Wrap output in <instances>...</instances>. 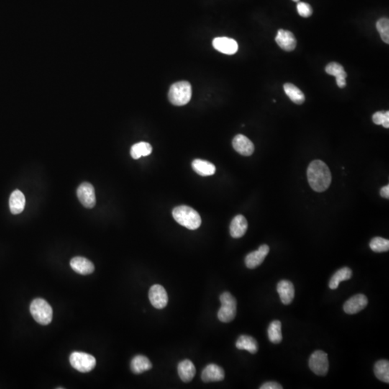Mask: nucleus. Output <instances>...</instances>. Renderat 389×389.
<instances>
[{"label": "nucleus", "mask_w": 389, "mask_h": 389, "mask_svg": "<svg viewBox=\"0 0 389 389\" xmlns=\"http://www.w3.org/2000/svg\"><path fill=\"white\" fill-rule=\"evenodd\" d=\"M310 186L315 191L321 193L327 190L331 183V174L328 166L319 159L313 160L307 170Z\"/></svg>", "instance_id": "f257e3e1"}, {"label": "nucleus", "mask_w": 389, "mask_h": 389, "mask_svg": "<svg viewBox=\"0 0 389 389\" xmlns=\"http://www.w3.org/2000/svg\"><path fill=\"white\" fill-rule=\"evenodd\" d=\"M172 216L179 224L185 226L190 230H195L201 226V216L191 207L177 206L174 208Z\"/></svg>", "instance_id": "f03ea898"}, {"label": "nucleus", "mask_w": 389, "mask_h": 389, "mask_svg": "<svg viewBox=\"0 0 389 389\" xmlns=\"http://www.w3.org/2000/svg\"><path fill=\"white\" fill-rule=\"evenodd\" d=\"M191 97L192 87L188 82L174 83L169 90V101L174 106H183L188 104Z\"/></svg>", "instance_id": "7ed1b4c3"}, {"label": "nucleus", "mask_w": 389, "mask_h": 389, "mask_svg": "<svg viewBox=\"0 0 389 389\" xmlns=\"http://www.w3.org/2000/svg\"><path fill=\"white\" fill-rule=\"evenodd\" d=\"M30 311L36 322L48 325L53 318V309L49 303L43 298H36L31 303Z\"/></svg>", "instance_id": "20e7f679"}, {"label": "nucleus", "mask_w": 389, "mask_h": 389, "mask_svg": "<svg viewBox=\"0 0 389 389\" xmlns=\"http://www.w3.org/2000/svg\"><path fill=\"white\" fill-rule=\"evenodd\" d=\"M221 306L218 312V318L221 322L228 323L235 318L236 300L229 292H225L220 296Z\"/></svg>", "instance_id": "39448f33"}, {"label": "nucleus", "mask_w": 389, "mask_h": 389, "mask_svg": "<svg viewBox=\"0 0 389 389\" xmlns=\"http://www.w3.org/2000/svg\"><path fill=\"white\" fill-rule=\"evenodd\" d=\"M70 364L74 368L81 372L93 370L96 365V360L91 354L83 352H72L70 357Z\"/></svg>", "instance_id": "423d86ee"}, {"label": "nucleus", "mask_w": 389, "mask_h": 389, "mask_svg": "<svg viewBox=\"0 0 389 389\" xmlns=\"http://www.w3.org/2000/svg\"><path fill=\"white\" fill-rule=\"evenodd\" d=\"M308 365L316 375H326L329 367L327 354L321 350L315 351L310 357Z\"/></svg>", "instance_id": "0eeeda50"}, {"label": "nucleus", "mask_w": 389, "mask_h": 389, "mask_svg": "<svg viewBox=\"0 0 389 389\" xmlns=\"http://www.w3.org/2000/svg\"><path fill=\"white\" fill-rule=\"evenodd\" d=\"M77 194L80 203L85 208H92L96 204L95 188L91 184L82 183L77 189Z\"/></svg>", "instance_id": "6e6552de"}, {"label": "nucleus", "mask_w": 389, "mask_h": 389, "mask_svg": "<svg viewBox=\"0 0 389 389\" xmlns=\"http://www.w3.org/2000/svg\"><path fill=\"white\" fill-rule=\"evenodd\" d=\"M149 301L157 309L165 308L168 303V295L162 285L156 284L151 287L149 292Z\"/></svg>", "instance_id": "1a4fd4ad"}, {"label": "nucleus", "mask_w": 389, "mask_h": 389, "mask_svg": "<svg viewBox=\"0 0 389 389\" xmlns=\"http://www.w3.org/2000/svg\"><path fill=\"white\" fill-rule=\"evenodd\" d=\"M213 47L218 52L227 55L236 54L239 48L235 40L227 37H218L213 39Z\"/></svg>", "instance_id": "9d476101"}, {"label": "nucleus", "mask_w": 389, "mask_h": 389, "mask_svg": "<svg viewBox=\"0 0 389 389\" xmlns=\"http://www.w3.org/2000/svg\"><path fill=\"white\" fill-rule=\"evenodd\" d=\"M269 252L270 247L267 244L261 245L257 250L247 254L245 258L246 266L249 269H254L258 267L265 260Z\"/></svg>", "instance_id": "9b49d317"}, {"label": "nucleus", "mask_w": 389, "mask_h": 389, "mask_svg": "<svg viewBox=\"0 0 389 389\" xmlns=\"http://www.w3.org/2000/svg\"><path fill=\"white\" fill-rule=\"evenodd\" d=\"M275 42L279 47L286 52H292L294 50L297 45L295 36L290 31L283 29H280L277 31Z\"/></svg>", "instance_id": "f8f14e48"}, {"label": "nucleus", "mask_w": 389, "mask_h": 389, "mask_svg": "<svg viewBox=\"0 0 389 389\" xmlns=\"http://www.w3.org/2000/svg\"><path fill=\"white\" fill-rule=\"evenodd\" d=\"M367 297L363 294H357L352 296L345 302L343 306L344 312L348 314H354L360 312L367 306Z\"/></svg>", "instance_id": "ddd939ff"}, {"label": "nucleus", "mask_w": 389, "mask_h": 389, "mask_svg": "<svg viewBox=\"0 0 389 389\" xmlns=\"http://www.w3.org/2000/svg\"><path fill=\"white\" fill-rule=\"evenodd\" d=\"M232 145L236 152L243 156H251L254 153V146L247 136L238 134L233 139Z\"/></svg>", "instance_id": "4468645a"}, {"label": "nucleus", "mask_w": 389, "mask_h": 389, "mask_svg": "<svg viewBox=\"0 0 389 389\" xmlns=\"http://www.w3.org/2000/svg\"><path fill=\"white\" fill-rule=\"evenodd\" d=\"M224 369L216 364H210L202 372L201 378L205 383L221 381L224 379Z\"/></svg>", "instance_id": "2eb2a0df"}, {"label": "nucleus", "mask_w": 389, "mask_h": 389, "mask_svg": "<svg viewBox=\"0 0 389 389\" xmlns=\"http://www.w3.org/2000/svg\"><path fill=\"white\" fill-rule=\"evenodd\" d=\"M70 266L74 271L80 275H90L95 270V266L93 262L83 257H75L72 258Z\"/></svg>", "instance_id": "dca6fc26"}, {"label": "nucleus", "mask_w": 389, "mask_h": 389, "mask_svg": "<svg viewBox=\"0 0 389 389\" xmlns=\"http://www.w3.org/2000/svg\"><path fill=\"white\" fill-rule=\"evenodd\" d=\"M277 293L280 295V301L285 305H288L293 301L295 296L293 284L288 280H281L277 284Z\"/></svg>", "instance_id": "f3484780"}, {"label": "nucleus", "mask_w": 389, "mask_h": 389, "mask_svg": "<svg viewBox=\"0 0 389 389\" xmlns=\"http://www.w3.org/2000/svg\"><path fill=\"white\" fill-rule=\"evenodd\" d=\"M325 71L329 75H332L336 77V82L338 87L340 88H345L346 77L347 73L344 71L342 65L336 62H331L326 66Z\"/></svg>", "instance_id": "a211bd4d"}, {"label": "nucleus", "mask_w": 389, "mask_h": 389, "mask_svg": "<svg viewBox=\"0 0 389 389\" xmlns=\"http://www.w3.org/2000/svg\"><path fill=\"white\" fill-rule=\"evenodd\" d=\"M248 223L242 215H238L233 218L230 225V234L233 238L242 237L247 232Z\"/></svg>", "instance_id": "6ab92c4d"}, {"label": "nucleus", "mask_w": 389, "mask_h": 389, "mask_svg": "<svg viewBox=\"0 0 389 389\" xmlns=\"http://www.w3.org/2000/svg\"><path fill=\"white\" fill-rule=\"evenodd\" d=\"M10 209L13 214L17 215L24 211L26 206V198L21 190L13 191L10 198Z\"/></svg>", "instance_id": "aec40b11"}, {"label": "nucleus", "mask_w": 389, "mask_h": 389, "mask_svg": "<svg viewBox=\"0 0 389 389\" xmlns=\"http://www.w3.org/2000/svg\"><path fill=\"white\" fill-rule=\"evenodd\" d=\"M179 376L185 383L191 381L195 375V367L194 364L189 360H185L180 362L177 367Z\"/></svg>", "instance_id": "412c9836"}, {"label": "nucleus", "mask_w": 389, "mask_h": 389, "mask_svg": "<svg viewBox=\"0 0 389 389\" xmlns=\"http://www.w3.org/2000/svg\"><path fill=\"white\" fill-rule=\"evenodd\" d=\"M193 170L202 177L211 176L216 172V167L208 161L195 159L192 162Z\"/></svg>", "instance_id": "4be33fe9"}, {"label": "nucleus", "mask_w": 389, "mask_h": 389, "mask_svg": "<svg viewBox=\"0 0 389 389\" xmlns=\"http://www.w3.org/2000/svg\"><path fill=\"white\" fill-rule=\"evenodd\" d=\"M152 363L146 356L136 355L131 362V371L135 374H141L150 370Z\"/></svg>", "instance_id": "5701e85b"}, {"label": "nucleus", "mask_w": 389, "mask_h": 389, "mask_svg": "<svg viewBox=\"0 0 389 389\" xmlns=\"http://www.w3.org/2000/svg\"><path fill=\"white\" fill-rule=\"evenodd\" d=\"M236 347L241 350H247L252 354L258 351V344L252 336L241 335L236 342Z\"/></svg>", "instance_id": "b1692460"}, {"label": "nucleus", "mask_w": 389, "mask_h": 389, "mask_svg": "<svg viewBox=\"0 0 389 389\" xmlns=\"http://www.w3.org/2000/svg\"><path fill=\"white\" fill-rule=\"evenodd\" d=\"M352 272L350 268L347 267H342L340 270H337L331 277L329 284V288L331 290H335L338 288L341 282L349 280L352 277Z\"/></svg>", "instance_id": "393cba45"}, {"label": "nucleus", "mask_w": 389, "mask_h": 389, "mask_svg": "<svg viewBox=\"0 0 389 389\" xmlns=\"http://www.w3.org/2000/svg\"><path fill=\"white\" fill-rule=\"evenodd\" d=\"M284 91L287 96L295 104L301 105L304 103V94L299 88L291 83H285L283 86Z\"/></svg>", "instance_id": "a878e982"}, {"label": "nucleus", "mask_w": 389, "mask_h": 389, "mask_svg": "<svg viewBox=\"0 0 389 389\" xmlns=\"http://www.w3.org/2000/svg\"><path fill=\"white\" fill-rule=\"evenodd\" d=\"M152 147L147 142H139L131 147V155L133 159H139L152 154Z\"/></svg>", "instance_id": "bb28decb"}, {"label": "nucleus", "mask_w": 389, "mask_h": 389, "mask_svg": "<svg viewBox=\"0 0 389 389\" xmlns=\"http://www.w3.org/2000/svg\"><path fill=\"white\" fill-rule=\"evenodd\" d=\"M374 372L377 379L389 383V362L388 360H381L377 361L374 366Z\"/></svg>", "instance_id": "cd10ccee"}, {"label": "nucleus", "mask_w": 389, "mask_h": 389, "mask_svg": "<svg viewBox=\"0 0 389 389\" xmlns=\"http://www.w3.org/2000/svg\"><path fill=\"white\" fill-rule=\"evenodd\" d=\"M281 322L278 320L272 321L267 329L268 337L270 342L274 344H279L283 339L281 331Z\"/></svg>", "instance_id": "c85d7f7f"}, {"label": "nucleus", "mask_w": 389, "mask_h": 389, "mask_svg": "<svg viewBox=\"0 0 389 389\" xmlns=\"http://www.w3.org/2000/svg\"><path fill=\"white\" fill-rule=\"evenodd\" d=\"M370 247L373 252L377 253L388 252L389 250V241L384 238L374 237L370 242Z\"/></svg>", "instance_id": "c756f323"}, {"label": "nucleus", "mask_w": 389, "mask_h": 389, "mask_svg": "<svg viewBox=\"0 0 389 389\" xmlns=\"http://www.w3.org/2000/svg\"><path fill=\"white\" fill-rule=\"evenodd\" d=\"M376 29L380 38L385 44L389 43V21L388 18H380L376 23Z\"/></svg>", "instance_id": "7c9ffc66"}, {"label": "nucleus", "mask_w": 389, "mask_h": 389, "mask_svg": "<svg viewBox=\"0 0 389 389\" xmlns=\"http://www.w3.org/2000/svg\"><path fill=\"white\" fill-rule=\"evenodd\" d=\"M372 121L374 124L376 125H382L384 128L388 129L389 128V112H383V111H378L374 113L372 116Z\"/></svg>", "instance_id": "2f4dec72"}, {"label": "nucleus", "mask_w": 389, "mask_h": 389, "mask_svg": "<svg viewBox=\"0 0 389 389\" xmlns=\"http://www.w3.org/2000/svg\"><path fill=\"white\" fill-rule=\"evenodd\" d=\"M297 11L301 17L308 18L312 16V8L308 3L298 2V4H297Z\"/></svg>", "instance_id": "473e14b6"}, {"label": "nucleus", "mask_w": 389, "mask_h": 389, "mask_svg": "<svg viewBox=\"0 0 389 389\" xmlns=\"http://www.w3.org/2000/svg\"><path fill=\"white\" fill-rule=\"evenodd\" d=\"M283 386L276 382H267L260 387V389H282Z\"/></svg>", "instance_id": "72a5a7b5"}, {"label": "nucleus", "mask_w": 389, "mask_h": 389, "mask_svg": "<svg viewBox=\"0 0 389 389\" xmlns=\"http://www.w3.org/2000/svg\"><path fill=\"white\" fill-rule=\"evenodd\" d=\"M380 196H381L382 198H387V199H388L389 198V185H385V186H384L383 187V188L380 189Z\"/></svg>", "instance_id": "f704fd0d"}, {"label": "nucleus", "mask_w": 389, "mask_h": 389, "mask_svg": "<svg viewBox=\"0 0 389 389\" xmlns=\"http://www.w3.org/2000/svg\"><path fill=\"white\" fill-rule=\"evenodd\" d=\"M292 1L295 2V3H298V2H300V0H292Z\"/></svg>", "instance_id": "c9c22d12"}]
</instances>
